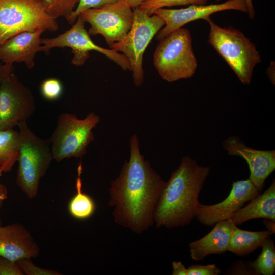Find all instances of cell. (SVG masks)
Segmentation results:
<instances>
[{
	"instance_id": "cell-1",
	"label": "cell",
	"mask_w": 275,
	"mask_h": 275,
	"mask_svg": "<svg viewBox=\"0 0 275 275\" xmlns=\"http://www.w3.org/2000/svg\"><path fill=\"white\" fill-rule=\"evenodd\" d=\"M130 157L111 183L108 205L117 224L136 234L154 224L155 208L164 185L161 176L141 154L137 135L130 139Z\"/></svg>"
},
{
	"instance_id": "cell-2",
	"label": "cell",
	"mask_w": 275,
	"mask_h": 275,
	"mask_svg": "<svg viewBox=\"0 0 275 275\" xmlns=\"http://www.w3.org/2000/svg\"><path fill=\"white\" fill-rule=\"evenodd\" d=\"M210 172L188 156L182 157L179 167L165 182L154 213L157 228L172 229L188 225L200 204L199 194Z\"/></svg>"
},
{
	"instance_id": "cell-3",
	"label": "cell",
	"mask_w": 275,
	"mask_h": 275,
	"mask_svg": "<svg viewBox=\"0 0 275 275\" xmlns=\"http://www.w3.org/2000/svg\"><path fill=\"white\" fill-rule=\"evenodd\" d=\"M19 146L16 183L25 196L33 199L38 195L42 178L53 160L49 139L37 136L27 121L18 126Z\"/></svg>"
},
{
	"instance_id": "cell-4",
	"label": "cell",
	"mask_w": 275,
	"mask_h": 275,
	"mask_svg": "<svg viewBox=\"0 0 275 275\" xmlns=\"http://www.w3.org/2000/svg\"><path fill=\"white\" fill-rule=\"evenodd\" d=\"M208 43L224 59L244 85L252 80L254 69L261 62V56L254 44L241 31L232 27L223 28L209 17Z\"/></svg>"
},
{
	"instance_id": "cell-5",
	"label": "cell",
	"mask_w": 275,
	"mask_h": 275,
	"mask_svg": "<svg viewBox=\"0 0 275 275\" xmlns=\"http://www.w3.org/2000/svg\"><path fill=\"white\" fill-rule=\"evenodd\" d=\"M159 41L154 53L153 65L160 76L169 82L192 77L198 63L189 31L178 29Z\"/></svg>"
},
{
	"instance_id": "cell-6",
	"label": "cell",
	"mask_w": 275,
	"mask_h": 275,
	"mask_svg": "<svg viewBox=\"0 0 275 275\" xmlns=\"http://www.w3.org/2000/svg\"><path fill=\"white\" fill-rule=\"evenodd\" d=\"M58 28L42 0H0V44L21 32Z\"/></svg>"
},
{
	"instance_id": "cell-7",
	"label": "cell",
	"mask_w": 275,
	"mask_h": 275,
	"mask_svg": "<svg viewBox=\"0 0 275 275\" xmlns=\"http://www.w3.org/2000/svg\"><path fill=\"white\" fill-rule=\"evenodd\" d=\"M100 120L99 116L94 112L89 113L82 119L73 114H60L49 139L53 160L60 162L73 157L81 158L94 139L93 129Z\"/></svg>"
},
{
	"instance_id": "cell-8",
	"label": "cell",
	"mask_w": 275,
	"mask_h": 275,
	"mask_svg": "<svg viewBox=\"0 0 275 275\" xmlns=\"http://www.w3.org/2000/svg\"><path fill=\"white\" fill-rule=\"evenodd\" d=\"M133 23L126 35L114 43L109 48L121 52L128 60L133 73L135 85L144 81L143 57L148 45L158 32L164 26V20L159 15H149L140 7L134 8Z\"/></svg>"
},
{
	"instance_id": "cell-9",
	"label": "cell",
	"mask_w": 275,
	"mask_h": 275,
	"mask_svg": "<svg viewBox=\"0 0 275 275\" xmlns=\"http://www.w3.org/2000/svg\"><path fill=\"white\" fill-rule=\"evenodd\" d=\"M85 23L81 15H79L70 29L56 37L42 39V45L40 48V51L47 53L54 48H70L73 54L72 64L80 66L89 58V52L95 51L106 56L123 70L131 71L130 63L124 54L110 48L101 47L92 41L85 28Z\"/></svg>"
},
{
	"instance_id": "cell-10",
	"label": "cell",
	"mask_w": 275,
	"mask_h": 275,
	"mask_svg": "<svg viewBox=\"0 0 275 275\" xmlns=\"http://www.w3.org/2000/svg\"><path fill=\"white\" fill-rule=\"evenodd\" d=\"M132 8L125 0H120L87 9L80 14L91 26L88 31L90 35H101L110 47L122 40L130 29L134 17Z\"/></svg>"
},
{
	"instance_id": "cell-11",
	"label": "cell",
	"mask_w": 275,
	"mask_h": 275,
	"mask_svg": "<svg viewBox=\"0 0 275 275\" xmlns=\"http://www.w3.org/2000/svg\"><path fill=\"white\" fill-rule=\"evenodd\" d=\"M35 100L31 90L13 73L0 84V130L13 129L34 113Z\"/></svg>"
},
{
	"instance_id": "cell-12",
	"label": "cell",
	"mask_w": 275,
	"mask_h": 275,
	"mask_svg": "<svg viewBox=\"0 0 275 275\" xmlns=\"http://www.w3.org/2000/svg\"><path fill=\"white\" fill-rule=\"evenodd\" d=\"M229 10L248 13L246 0H228L224 3L208 5H193L178 9H156L152 14L160 16L164 20L165 25L156 34L155 39L160 41L171 32L190 22L198 19L205 20L212 14Z\"/></svg>"
},
{
	"instance_id": "cell-13",
	"label": "cell",
	"mask_w": 275,
	"mask_h": 275,
	"mask_svg": "<svg viewBox=\"0 0 275 275\" xmlns=\"http://www.w3.org/2000/svg\"><path fill=\"white\" fill-rule=\"evenodd\" d=\"M259 193L249 178L233 182L229 195L222 202L209 205L200 203L195 218L204 226H214L219 221L229 219Z\"/></svg>"
},
{
	"instance_id": "cell-14",
	"label": "cell",
	"mask_w": 275,
	"mask_h": 275,
	"mask_svg": "<svg viewBox=\"0 0 275 275\" xmlns=\"http://www.w3.org/2000/svg\"><path fill=\"white\" fill-rule=\"evenodd\" d=\"M228 154L245 160L250 171L249 179L261 192L267 177L275 170V151L256 150L247 146L238 137L230 135L223 143Z\"/></svg>"
},
{
	"instance_id": "cell-15",
	"label": "cell",
	"mask_w": 275,
	"mask_h": 275,
	"mask_svg": "<svg viewBox=\"0 0 275 275\" xmlns=\"http://www.w3.org/2000/svg\"><path fill=\"white\" fill-rule=\"evenodd\" d=\"M40 247L31 233L19 223L0 225V256L17 262L23 258H35Z\"/></svg>"
},
{
	"instance_id": "cell-16",
	"label": "cell",
	"mask_w": 275,
	"mask_h": 275,
	"mask_svg": "<svg viewBox=\"0 0 275 275\" xmlns=\"http://www.w3.org/2000/svg\"><path fill=\"white\" fill-rule=\"evenodd\" d=\"M44 32H23L6 40L0 44V62L9 65L23 63L28 68H33L35 56L42 45L41 35Z\"/></svg>"
},
{
	"instance_id": "cell-17",
	"label": "cell",
	"mask_w": 275,
	"mask_h": 275,
	"mask_svg": "<svg viewBox=\"0 0 275 275\" xmlns=\"http://www.w3.org/2000/svg\"><path fill=\"white\" fill-rule=\"evenodd\" d=\"M234 223L229 219L219 221L207 235L189 244L191 258L203 260L211 254H221L228 251L231 230Z\"/></svg>"
},
{
	"instance_id": "cell-18",
	"label": "cell",
	"mask_w": 275,
	"mask_h": 275,
	"mask_svg": "<svg viewBox=\"0 0 275 275\" xmlns=\"http://www.w3.org/2000/svg\"><path fill=\"white\" fill-rule=\"evenodd\" d=\"M256 218L275 222V182L261 195L252 198L248 205L239 209L229 218L236 226Z\"/></svg>"
},
{
	"instance_id": "cell-19",
	"label": "cell",
	"mask_w": 275,
	"mask_h": 275,
	"mask_svg": "<svg viewBox=\"0 0 275 275\" xmlns=\"http://www.w3.org/2000/svg\"><path fill=\"white\" fill-rule=\"evenodd\" d=\"M272 234L269 230H243L234 224L231 230L228 251L239 256L248 255L261 247Z\"/></svg>"
},
{
	"instance_id": "cell-20",
	"label": "cell",
	"mask_w": 275,
	"mask_h": 275,
	"mask_svg": "<svg viewBox=\"0 0 275 275\" xmlns=\"http://www.w3.org/2000/svg\"><path fill=\"white\" fill-rule=\"evenodd\" d=\"M82 163L77 167V177L76 180V194L71 198L68 204V211L70 215L78 220H85L91 217L94 213L96 205L94 199L82 191L81 174Z\"/></svg>"
},
{
	"instance_id": "cell-21",
	"label": "cell",
	"mask_w": 275,
	"mask_h": 275,
	"mask_svg": "<svg viewBox=\"0 0 275 275\" xmlns=\"http://www.w3.org/2000/svg\"><path fill=\"white\" fill-rule=\"evenodd\" d=\"M19 146V132L10 129L0 130V166L10 172L17 162Z\"/></svg>"
},
{
	"instance_id": "cell-22",
	"label": "cell",
	"mask_w": 275,
	"mask_h": 275,
	"mask_svg": "<svg viewBox=\"0 0 275 275\" xmlns=\"http://www.w3.org/2000/svg\"><path fill=\"white\" fill-rule=\"evenodd\" d=\"M262 251L250 264L256 275H273L275 273V246L270 237L261 246Z\"/></svg>"
},
{
	"instance_id": "cell-23",
	"label": "cell",
	"mask_w": 275,
	"mask_h": 275,
	"mask_svg": "<svg viewBox=\"0 0 275 275\" xmlns=\"http://www.w3.org/2000/svg\"><path fill=\"white\" fill-rule=\"evenodd\" d=\"M48 11L56 19L63 17L68 21L79 0H42Z\"/></svg>"
},
{
	"instance_id": "cell-24",
	"label": "cell",
	"mask_w": 275,
	"mask_h": 275,
	"mask_svg": "<svg viewBox=\"0 0 275 275\" xmlns=\"http://www.w3.org/2000/svg\"><path fill=\"white\" fill-rule=\"evenodd\" d=\"M208 0H147L143 2L140 8L145 10L149 15L156 9L177 6L206 5Z\"/></svg>"
},
{
	"instance_id": "cell-25",
	"label": "cell",
	"mask_w": 275,
	"mask_h": 275,
	"mask_svg": "<svg viewBox=\"0 0 275 275\" xmlns=\"http://www.w3.org/2000/svg\"><path fill=\"white\" fill-rule=\"evenodd\" d=\"M40 91L42 96L45 99L49 101H54L59 98L62 93V84L57 78H48L42 82Z\"/></svg>"
},
{
	"instance_id": "cell-26",
	"label": "cell",
	"mask_w": 275,
	"mask_h": 275,
	"mask_svg": "<svg viewBox=\"0 0 275 275\" xmlns=\"http://www.w3.org/2000/svg\"><path fill=\"white\" fill-rule=\"evenodd\" d=\"M119 1L120 0H79L77 7L67 21L70 24L73 25L78 15L84 11L91 8H100Z\"/></svg>"
},
{
	"instance_id": "cell-27",
	"label": "cell",
	"mask_w": 275,
	"mask_h": 275,
	"mask_svg": "<svg viewBox=\"0 0 275 275\" xmlns=\"http://www.w3.org/2000/svg\"><path fill=\"white\" fill-rule=\"evenodd\" d=\"M24 274L26 275H61L59 272L43 268L35 265L31 258H23L17 261Z\"/></svg>"
},
{
	"instance_id": "cell-28",
	"label": "cell",
	"mask_w": 275,
	"mask_h": 275,
	"mask_svg": "<svg viewBox=\"0 0 275 275\" xmlns=\"http://www.w3.org/2000/svg\"><path fill=\"white\" fill-rule=\"evenodd\" d=\"M226 274L256 275L250 261L237 260L234 262L226 271Z\"/></svg>"
},
{
	"instance_id": "cell-29",
	"label": "cell",
	"mask_w": 275,
	"mask_h": 275,
	"mask_svg": "<svg viewBox=\"0 0 275 275\" xmlns=\"http://www.w3.org/2000/svg\"><path fill=\"white\" fill-rule=\"evenodd\" d=\"M221 270L215 264L192 265L187 268V275H218Z\"/></svg>"
},
{
	"instance_id": "cell-30",
	"label": "cell",
	"mask_w": 275,
	"mask_h": 275,
	"mask_svg": "<svg viewBox=\"0 0 275 275\" xmlns=\"http://www.w3.org/2000/svg\"><path fill=\"white\" fill-rule=\"evenodd\" d=\"M0 275H24L17 262L0 256Z\"/></svg>"
},
{
	"instance_id": "cell-31",
	"label": "cell",
	"mask_w": 275,
	"mask_h": 275,
	"mask_svg": "<svg viewBox=\"0 0 275 275\" xmlns=\"http://www.w3.org/2000/svg\"><path fill=\"white\" fill-rule=\"evenodd\" d=\"M13 65L4 64L0 62V84L13 73Z\"/></svg>"
},
{
	"instance_id": "cell-32",
	"label": "cell",
	"mask_w": 275,
	"mask_h": 275,
	"mask_svg": "<svg viewBox=\"0 0 275 275\" xmlns=\"http://www.w3.org/2000/svg\"><path fill=\"white\" fill-rule=\"evenodd\" d=\"M172 266V275H187V268L181 262L173 261Z\"/></svg>"
},
{
	"instance_id": "cell-33",
	"label": "cell",
	"mask_w": 275,
	"mask_h": 275,
	"mask_svg": "<svg viewBox=\"0 0 275 275\" xmlns=\"http://www.w3.org/2000/svg\"><path fill=\"white\" fill-rule=\"evenodd\" d=\"M8 198V190L6 186L2 183H0V209L3 205L4 202ZM2 225V223L0 220V225Z\"/></svg>"
},
{
	"instance_id": "cell-34",
	"label": "cell",
	"mask_w": 275,
	"mask_h": 275,
	"mask_svg": "<svg viewBox=\"0 0 275 275\" xmlns=\"http://www.w3.org/2000/svg\"><path fill=\"white\" fill-rule=\"evenodd\" d=\"M267 74L270 81L274 84V62H271L267 69Z\"/></svg>"
},
{
	"instance_id": "cell-35",
	"label": "cell",
	"mask_w": 275,
	"mask_h": 275,
	"mask_svg": "<svg viewBox=\"0 0 275 275\" xmlns=\"http://www.w3.org/2000/svg\"><path fill=\"white\" fill-rule=\"evenodd\" d=\"M221 0H216L217 2L221 1ZM248 5V14L250 19H253L255 17V12L253 5L252 0H246Z\"/></svg>"
},
{
	"instance_id": "cell-36",
	"label": "cell",
	"mask_w": 275,
	"mask_h": 275,
	"mask_svg": "<svg viewBox=\"0 0 275 275\" xmlns=\"http://www.w3.org/2000/svg\"><path fill=\"white\" fill-rule=\"evenodd\" d=\"M132 8L139 7L141 4L147 0H125Z\"/></svg>"
},
{
	"instance_id": "cell-37",
	"label": "cell",
	"mask_w": 275,
	"mask_h": 275,
	"mask_svg": "<svg viewBox=\"0 0 275 275\" xmlns=\"http://www.w3.org/2000/svg\"><path fill=\"white\" fill-rule=\"evenodd\" d=\"M264 225H265L268 229L267 230L270 231L272 233L274 232V222L269 219H265L264 221Z\"/></svg>"
},
{
	"instance_id": "cell-38",
	"label": "cell",
	"mask_w": 275,
	"mask_h": 275,
	"mask_svg": "<svg viewBox=\"0 0 275 275\" xmlns=\"http://www.w3.org/2000/svg\"><path fill=\"white\" fill-rule=\"evenodd\" d=\"M3 172H4V168L0 166V176L2 175Z\"/></svg>"
}]
</instances>
